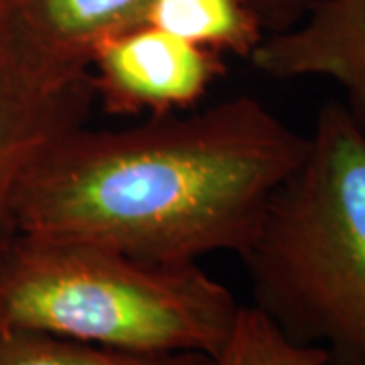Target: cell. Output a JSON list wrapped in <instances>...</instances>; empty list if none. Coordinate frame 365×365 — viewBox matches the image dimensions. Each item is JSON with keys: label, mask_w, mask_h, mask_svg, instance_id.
Instances as JSON below:
<instances>
[{"label": "cell", "mask_w": 365, "mask_h": 365, "mask_svg": "<svg viewBox=\"0 0 365 365\" xmlns=\"http://www.w3.org/2000/svg\"><path fill=\"white\" fill-rule=\"evenodd\" d=\"M307 148L309 136L250 96L120 130L83 124L26 175L14 227L146 260L240 256Z\"/></svg>", "instance_id": "obj_1"}, {"label": "cell", "mask_w": 365, "mask_h": 365, "mask_svg": "<svg viewBox=\"0 0 365 365\" xmlns=\"http://www.w3.org/2000/svg\"><path fill=\"white\" fill-rule=\"evenodd\" d=\"M240 258L254 307L290 339L323 347L329 365H365V132L341 102L319 110Z\"/></svg>", "instance_id": "obj_2"}, {"label": "cell", "mask_w": 365, "mask_h": 365, "mask_svg": "<svg viewBox=\"0 0 365 365\" xmlns=\"http://www.w3.org/2000/svg\"><path fill=\"white\" fill-rule=\"evenodd\" d=\"M240 304L197 262H158L88 242L14 235L0 256V329L138 353L213 357Z\"/></svg>", "instance_id": "obj_3"}, {"label": "cell", "mask_w": 365, "mask_h": 365, "mask_svg": "<svg viewBox=\"0 0 365 365\" xmlns=\"http://www.w3.org/2000/svg\"><path fill=\"white\" fill-rule=\"evenodd\" d=\"M93 100L90 71L45 63L0 0V256L16 235L14 207L26 175L55 140L88 122Z\"/></svg>", "instance_id": "obj_4"}, {"label": "cell", "mask_w": 365, "mask_h": 365, "mask_svg": "<svg viewBox=\"0 0 365 365\" xmlns=\"http://www.w3.org/2000/svg\"><path fill=\"white\" fill-rule=\"evenodd\" d=\"M96 98L112 114H173L197 104L223 73L220 53L143 23L91 53Z\"/></svg>", "instance_id": "obj_5"}, {"label": "cell", "mask_w": 365, "mask_h": 365, "mask_svg": "<svg viewBox=\"0 0 365 365\" xmlns=\"http://www.w3.org/2000/svg\"><path fill=\"white\" fill-rule=\"evenodd\" d=\"M248 61L274 79H333L365 132V0H314L300 23L264 35Z\"/></svg>", "instance_id": "obj_6"}, {"label": "cell", "mask_w": 365, "mask_h": 365, "mask_svg": "<svg viewBox=\"0 0 365 365\" xmlns=\"http://www.w3.org/2000/svg\"><path fill=\"white\" fill-rule=\"evenodd\" d=\"M14 29L45 63L90 71L93 49L143 25L153 0H2Z\"/></svg>", "instance_id": "obj_7"}, {"label": "cell", "mask_w": 365, "mask_h": 365, "mask_svg": "<svg viewBox=\"0 0 365 365\" xmlns=\"http://www.w3.org/2000/svg\"><path fill=\"white\" fill-rule=\"evenodd\" d=\"M144 23L209 51L244 59L266 35L244 0H153Z\"/></svg>", "instance_id": "obj_8"}, {"label": "cell", "mask_w": 365, "mask_h": 365, "mask_svg": "<svg viewBox=\"0 0 365 365\" xmlns=\"http://www.w3.org/2000/svg\"><path fill=\"white\" fill-rule=\"evenodd\" d=\"M0 365H211V357L124 351L37 331L0 329Z\"/></svg>", "instance_id": "obj_9"}, {"label": "cell", "mask_w": 365, "mask_h": 365, "mask_svg": "<svg viewBox=\"0 0 365 365\" xmlns=\"http://www.w3.org/2000/svg\"><path fill=\"white\" fill-rule=\"evenodd\" d=\"M211 365H329V353L290 339L258 307H240L234 329Z\"/></svg>", "instance_id": "obj_10"}, {"label": "cell", "mask_w": 365, "mask_h": 365, "mask_svg": "<svg viewBox=\"0 0 365 365\" xmlns=\"http://www.w3.org/2000/svg\"><path fill=\"white\" fill-rule=\"evenodd\" d=\"M266 35L282 33L302 21L314 0H244Z\"/></svg>", "instance_id": "obj_11"}]
</instances>
